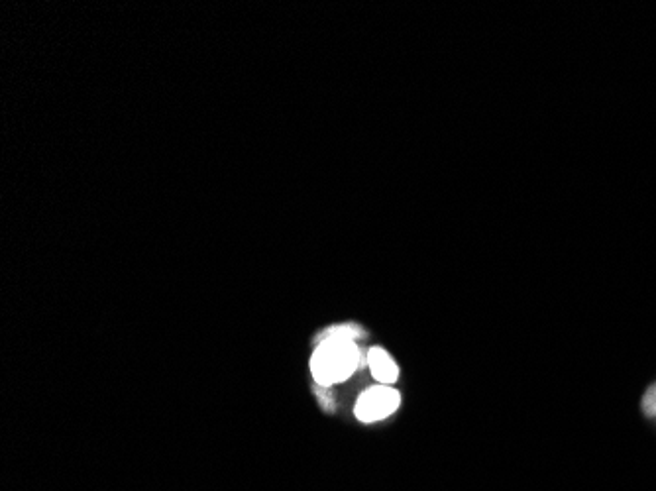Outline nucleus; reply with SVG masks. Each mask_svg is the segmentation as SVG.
Instances as JSON below:
<instances>
[{"label": "nucleus", "mask_w": 656, "mask_h": 491, "mask_svg": "<svg viewBox=\"0 0 656 491\" xmlns=\"http://www.w3.org/2000/svg\"><path fill=\"white\" fill-rule=\"evenodd\" d=\"M360 366V348L354 340L325 338L311 358L313 378L321 385L348 380Z\"/></svg>", "instance_id": "obj_1"}, {"label": "nucleus", "mask_w": 656, "mask_h": 491, "mask_svg": "<svg viewBox=\"0 0 656 491\" xmlns=\"http://www.w3.org/2000/svg\"><path fill=\"white\" fill-rule=\"evenodd\" d=\"M399 403H401L399 391H395L391 385H376L360 395L356 403V417L364 423L382 421L395 413Z\"/></svg>", "instance_id": "obj_2"}, {"label": "nucleus", "mask_w": 656, "mask_h": 491, "mask_svg": "<svg viewBox=\"0 0 656 491\" xmlns=\"http://www.w3.org/2000/svg\"><path fill=\"white\" fill-rule=\"evenodd\" d=\"M368 366H370L372 376L382 385H391V383L397 382L399 368L383 348H372L368 352Z\"/></svg>", "instance_id": "obj_3"}, {"label": "nucleus", "mask_w": 656, "mask_h": 491, "mask_svg": "<svg viewBox=\"0 0 656 491\" xmlns=\"http://www.w3.org/2000/svg\"><path fill=\"white\" fill-rule=\"evenodd\" d=\"M641 413L649 423H653L656 427V380L645 389V393L641 397Z\"/></svg>", "instance_id": "obj_4"}, {"label": "nucleus", "mask_w": 656, "mask_h": 491, "mask_svg": "<svg viewBox=\"0 0 656 491\" xmlns=\"http://www.w3.org/2000/svg\"><path fill=\"white\" fill-rule=\"evenodd\" d=\"M362 334H364V330L358 325H342V327H332L325 330L321 340H325V338H342V340H354L356 342L358 338H362Z\"/></svg>", "instance_id": "obj_5"}]
</instances>
